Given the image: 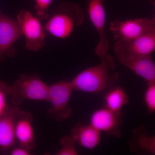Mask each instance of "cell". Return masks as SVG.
Here are the masks:
<instances>
[{
	"mask_svg": "<svg viewBox=\"0 0 155 155\" xmlns=\"http://www.w3.org/2000/svg\"><path fill=\"white\" fill-rule=\"evenodd\" d=\"M101 59L99 64L84 69L70 81L73 90L104 95L119 85V74L115 71L114 58L107 54Z\"/></svg>",
	"mask_w": 155,
	"mask_h": 155,
	"instance_id": "6da1fadb",
	"label": "cell"
},
{
	"mask_svg": "<svg viewBox=\"0 0 155 155\" xmlns=\"http://www.w3.org/2000/svg\"><path fill=\"white\" fill-rule=\"evenodd\" d=\"M84 20V13L80 6L74 3L63 2L53 11L44 27L46 32L52 36L65 39L75 28L81 26Z\"/></svg>",
	"mask_w": 155,
	"mask_h": 155,
	"instance_id": "7a4b0ae2",
	"label": "cell"
},
{
	"mask_svg": "<svg viewBox=\"0 0 155 155\" xmlns=\"http://www.w3.org/2000/svg\"><path fill=\"white\" fill-rule=\"evenodd\" d=\"M48 88L38 75L22 74L10 85L12 105L19 107L25 100L48 102Z\"/></svg>",
	"mask_w": 155,
	"mask_h": 155,
	"instance_id": "3957f363",
	"label": "cell"
},
{
	"mask_svg": "<svg viewBox=\"0 0 155 155\" xmlns=\"http://www.w3.org/2000/svg\"><path fill=\"white\" fill-rule=\"evenodd\" d=\"M73 91L71 82L66 79L49 85L48 102L51 106L48 114L50 118L59 122L71 117L72 109L69 104Z\"/></svg>",
	"mask_w": 155,
	"mask_h": 155,
	"instance_id": "277c9868",
	"label": "cell"
},
{
	"mask_svg": "<svg viewBox=\"0 0 155 155\" xmlns=\"http://www.w3.org/2000/svg\"><path fill=\"white\" fill-rule=\"evenodd\" d=\"M155 29V17L125 20L116 19L110 23V30L116 41L132 40Z\"/></svg>",
	"mask_w": 155,
	"mask_h": 155,
	"instance_id": "5b68a950",
	"label": "cell"
},
{
	"mask_svg": "<svg viewBox=\"0 0 155 155\" xmlns=\"http://www.w3.org/2000/svg\"><path fill=\"white\" fill-rule=\"evenodd\" d=\"M17 19L22 36L26 39V49L35 52L41 49L45 45L46 31L40 19L26 10L19 12Z\"/></svg>",
	"mask_w": 155,
	"mask_h": 155,
	"instance_id": "8992f818",
	"label": "cell"
},
{
	"mask_svg": "<svg viewBox=\"0 0 155 155\" xmlns=\"http://www.w3.org/2000/svg\"><path fill=\"white\" fill-rule=\"evenodd\" d=\"M106 0H88L87 12L92 24L96 30L98 42L95 53L101 58L108 54L110 42L106 31V11L104 3Z\"/></svg>",
	"mask_w": 155,
	"mask_h": 155,
	"instance_id": "52a82bcc",
	"label": "cell"
},
{
	"mask_svg": "<svg viewBox=\"0 0 155 155\" xmlns=\"http://www.w3.org/2000/svg\"><path fill=\"white\" fill-rule=\"evenodd\" d=\"M22 36L17 21L0 11V62L15 56L14 44Z\"/></svg>",
	"mask_w": 155,
	"mask_h": 155,
	"instance_id": "ba28073f",
	"label": "cell"
},
{
	"mask_svg": "<svg viewBox=\"0 0 155 155\" xmlns=\"http://www.w3.org/2000/svg\"><path fill=\"white\" fill-rule=\"evenodd\" d=\"M116 55H151L155 51V29L130 41H117L114 45Z\"/></svg>",
	"mask_w": 155,
	"mask_h": 155,
	"instance_id": "9c48e42d",
	"label": "cell"
},
{
	"mask_svg": "<svg viewBox=\"0 0 155 155\" xmlns=\"http://www.w3.org/2000/svg\"><path fill=\"white\" fill-rule=\"evenodd\" d=\"M90 124L100 132H104L117 138L122 136L120 129L122 124V114L115 113L104 106L92 113Z\"/></svg>",
	"mask_w": 155,
	"mask_h": 155,
	"instance_id": "30bf717a",
	"label": "cell"
},
{
	"mask_svg": "<svg viewBox=\"0 0 155 155\" xmlns=\"http://www.w3.org/2000/svg\"><path fill=\"white\" fill-rule=\"evenodd\" d=\"M116 57L121 65L142 78L147 83L155 82V64L151 55H117Z\"/></svg>",
	"mask_w": 155,
	"mask_h": 155,
	"instance_id": "8fae6325",
	"label": "cell"
},
{
	"mask_svg": "<svg viewBox=\"0 0 155 155\" xmlns=\"http://www.w3.org/2000/svg\"><path fill=\"white\" fill-rule=\"evenodd\" d=\"M33 117L31 113L19 110L17 113L15 132L19 146L30 152L36 147L33 125Z\"/></svg>",
	"mask_w": 155,
	"mask_h": 155,
	"instance_id": "7c38bea8",
	"label": "cell"
},
{
	"mask_svg": "<svg viewBox=\"0 0 155 155\" xmlns=\"http://www.w3.org/2000/svg\"><path fill=\"white\" fill-rule=\"evenodd\" d=\"M18 107L9 106L8 109L0 117V148L10 149L16 142L15 127Z\"/></svg>",
	"mask_w": 155,
	"mask_h": 155,
	"instance_id": "4fadbf2b",
	"label": "cell"
},
{
	"mask_svg": "<svg viewBox=\"0 0 155 155\" xmlns=\"http://www.w3.org/2000/svg\"><path fill=\"white\" fill-rule=\"evenodd\" d=\"M128 144L130 150L136 154H155V137L147 134L144 125L132 131Z\"/></svg>",
	"mask_w": 155,
	"mask_h": 155,
	"instance_id": "5bb4252c",
	"label": "cell"
},
{
	"mask_svg": "<svg viewBox=\"0 0 155 155\" xmlns=\"http://www.w3.org/2000/svg\"><path fill=\"white\" fill-rule=\"evenodd\" d=\"M101 133L90 123H79L72 128L70 134L81 146L92 150L100 144Z\"/></svg>",
	"mask_w": 155,
	"mask_h": 155,
	"instance_id": "9a60e30c",
	"label": "cell"
},
{
	"mask_svg": "<svg viewBox=\"0 0 155 155\" xmlns=\"http://www.w3.org/2000/svg\"><path fill=\"white\" fill-rule=\"evenodd\" d=\"M103 97L104 106L117 114H122V108L129 101V97L125 90L119 85L108 91Z\"/></svg>",
	"mask_w": 155,
	"mask_h": 155,
	"instance_id": "2e32d148",
	"label": "cell"
},
{
	"mask_svg": "<svg viewBox=\"0 0 155 155\" xmlns=\"http://www.w3.org/2000/svg\"><path fill=\"white\" fill-rule=\"evenodd\" d=\"M61 147L56 153V155H77V150L75 147V140L71 134L64 136L60 140Z\"/></svg>",
	"mask_w": 155,
	"mask_h": 155,
	"instance_id": "e0dca14e",
	"label": "cell"
},
{
	"mask_svg": "<svg viewBox=\"0 0 155 155\" xmlns=\"http://www.w3.org/2000/svg\"><path fill=\"white\" fill-rule=\"evenodd\" d=\"M144 95V101L148 113L153 114L155 112V82L148 83Z\"/></svg>",
	"mask_w": 155,
	"mask_h": 155,
	"instance_id": "ac0fdd59",
	"label": "cell"
},
{
	"mask_svg": "<svg viewBox=\"0 0 155 155\" xmlns=\"http://www.w3.org/2000/svg\"><path fill=\"white\" fill-rule=\"evenodd\" d=\"M10 85L2 81H0V117L7 111L9 106L7 102L10 96Z\"/></svg>",
	"mask_w": 155,
	"mask_h": 155,
	"instance_id": "d6986e66",
	"label": "cell"
},
{
	"mask_svg": "<svg viewBox=\"0 0 155 155\" xmlns=\"http://www.w3.org/2000/svg\"><path fill=\"white\" fill-rule=\"evenodd\" d=\"M36 17L40 19H47L49 17V9L53 0H34Z\"/></svg>",
	"mask_w": 155,
	"mask_h": 155,
	"instance_id": "ffe728a7",
	"label": "cell"
},
{
	"mask_svg": "<svg viewBox=\"0 0 155 155\" xmlns=\"http://www.w3.org/2000/svg\"><path fill=\"white\" fill-rule=\"evenodd\" d=\"M11 155H30L31 152L25 148L20 146L14 148L11 150Z\"/></svg>",
	"mask_w": 155,
	"mask_h": 155,
	"instance_id": "44dd1931",
	"label": "cell"
},
{
	"mask_svg": "<svg viewBox=\"0 0 155 155\" xmlns=\"http://www.w3.org/2000/svg\"><path fill=\"white\" fill-rule=\"evenodd\" d=\"M147 1H149L150 3L153 5H155V2L154 0H147Z\"/></svg>",
	"mask_w": 155,
	"mask_h": 155,
	"instance_id": "7402d4cb",
	"label": "cell"
}]
</instances>
